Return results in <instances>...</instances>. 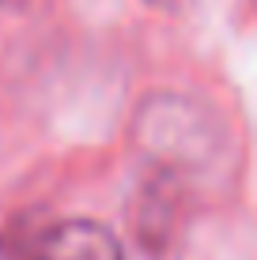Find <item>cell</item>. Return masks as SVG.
<instances>
[{
	"label": "cell",
	"mask_w": 257,
	"mask_h": 260,
	"mask_svg": "<svg viewBox=\"0 0 257 260\" xmlns=\"http://www.w3.org/2000/svg\"><path fill=\"white\" fill-rule=\"evenodd\" d=\"M19 260H125V249L95 219H61L26 241Z\"/></svg>",
	"instance_id": "obj_2"
},
{
	"label": "cell",
	"mask_w": 257,
	"mask_h": 260,
	"mask_svg": "<svg viewBox=\"0 0 257 260\" xmlns=\"http://www.w3.org/2000/svg\"><path fill=\"white\" fill-rule=\"evenodd\" d=\"M4 8H26V4H34V0H0Z\"/></svg>",
	"instance_id": "obj_5"
},
{
	"label": "cell",
	"mask_w": 257,
	"mask_h": 260,
	"mask_svg": "<svg viewBox=\"0 0 257 260\" xmlns=\"http://www.w3.org/2000/svg\"><path fill=\"white\" fill-rule=\"evenodd\" d=\"M136 147L152 170L185 181L219 155L223 132L216 117L201 110L193 98L155 94L136 113Z\"/></svg>",
	"instance_id": "obj_1"
},
{
	"label": "cell",
	"mask_w": 257,
	"mask_h": 260,
	"mask_svg": "<svg viewBox=\"0 0 257 260\" xmlns=\"http://www.w3.org/2000/svg\"><path fill=\"white\" fill-rule=\"evenodd\" d=\"M182 196H185V181L163 174V170H148V181L140 185L136 208H132V230L152 253L166 249V241H170L174 226H178Z\"/></svg>",
	"instance_id": "obj_3"
},
{
	"label": "cell",
	"mask_w": 257,
	"mask_h": 260,
	"mask_svg": "<svg viewBox=\"0 0 257 260\" xmlns=\"http://www.w3.org/2000/svg\"><path fill=\"white\" fill-rule=\"evenodd\" d=\"M148 4H155V8H163V12H182V8H189L193 0H148Z\"/></svg>",
	"instance_id": "obj_4"
}]
</instances>
